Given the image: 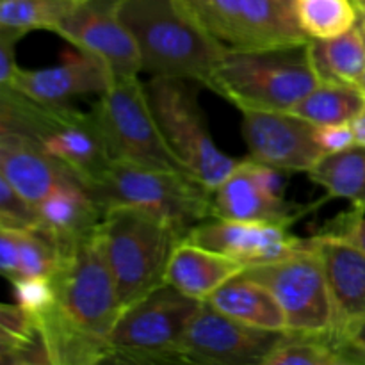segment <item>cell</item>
Returning <instances> with one entry per match:
<instances>
[{
  "label": "cell",
  "instance_id": "obj_1",
  "mask_svg": "<svg viewBox=\"0 0 365 365\" xmlns=\"http://www.w3.org/2000/svg\"><path fill=\"white\" fill-rule=\"evenodd\" d=\"M96 230L61 250L52 277L56 303L34 316L52 365H95L110 359L109 337L123 305Z\"/></svg>",
  "mask_w": 365,
  "mask_h": 365
},
{
  "label": "cell",
  "instance_id": "obj_2",
  "mask_svg": "<svg viewBox=\"0 0 365 365\" xmlns=\"http://www.w3.org/2000/svg\"><path fill=\"white\" fill-rule=\"evenodd\" d=\"M118 14L138 43L143 71L209 88L228 48L195 20L180 0H120Z\"/></svg>",
  "mask_w": 365,
  "mask_h": 365
},
{
  "label": "cell",
  "instance_id": "obj_3",
  "mask_svg": "<svg viewBox=\"0 0 365 365\" xmlns=\"http://www.w3.org/2000/svg\"><path fill=\"white\" fill-rule=\"evenodd\" d=\"M0 125L31 135L88 189L114 160L93 110L82 113L70 103H43L13 88H0Z\"/></svg>",
  "mask_w": 365,
  "mask_h": 365
},
{
  "label": "cell",
  "instance_id": "obj_4",
  "mask_svg": "<svg viewBox=\"0 0 365 365\" xmlns=\"http://www.w3.org/2000/svg\"><path fill=\"white\" fill-rule=\"evenodd\" d=\"M319 84L307 43L278 48H228L210 78L209 89L234 103L241 113H289Z\"/></svg>",
  "mask_w": 365,
  "mask_h": 365
},
{
  "label": "cell",
  "instance_id": "obj_5",
  "mask_svg": "<svg viewBox=\"0 0 365 365\" xmlns=\"http://www.w3.org/2000/svg\"><path fill=\"white\" fill-rule=\"evenodd\" d=\"M96 232L123 309L166 284L171 255L185 239L166 220L134 207L107 209Z\"/></svg>",
  "mask_w": 365,
  "mask_h": 365
},
{
  "label": "cell",
  "instance_id": "obj_6",
  "mask_svg": "<svg viewBox=\"0 0 365 365\" xmlns=\"http://www.w3.org/2000/svg\"><path fill=\"white\" fill-rule=\"evenodd\" d=\"M103 210L134 207L146 210L184 232L214 217L212 189L182 171L155 170L113 160L89 187Z\"/></svg>",
  "mask_w": 365,
  "mask_h": 365
},
{
  "label": "cell",
  "instance_id": "obj_7",
  "mask_svg": "<svg viewBox=\"0 0 365 365\" xmlns=\"http://www.w3.org/2000/svg\"><path fill=\"white\" fill-rule=\"evenodd\" d=\"M196 86L198 82L173 77H152L145 82L153 116L173 155L185 173L214 191L239 160L214 143Z\"/></svg>",
  "mask_w": 365,
  "mask_h": 365
},
{
  "label": "cell",
  "instance_id": "obj_8",
  "mask_svg": "<svg viewBox=\"0 0 365 365\" xmlns=\"http://www.w3.org/2000/svg\"><path fill=\"white\" fill-rule=\"evenodd\" d=\"M202 302L164 284L123 309L109 337V362L180 364V344Z\"/></svg>",
  "mask_w": 365,
  "mask_h": 365
},
{
  "label": "cell",
  "instance_id": "obj_9",
  "mask_svg": "<svg viewBox=\"0 0 365 365\" xmlns=\"http://www.w3.org/2000/svg\"><path fill=\"white\" fill-rule=\"evenodd\" d=\"M93 113L114 160L185 173L157 125L139 75L114 78L98 95Z\"/></svg>",
  "mask_w": 365,
  "mask_h": 365
},
{
  "label": "cell",
  "instance_id": "obj_10",
  "mask_svg": "<svg viewBox=\"0 0 365 365\" xmlns=\"http://www.w3.org/2000/svg\"><path fill=\"white\" fill-rule=\"evenodd\" d=\"M245 273L273 292L285 314L287 331L328 334L337 330L323 259L312 237L284 259L246 267Z\"/></svg>",
  "mask_w": 365,
  "mask_h": 365
},
{
  "label": "cell",
  "instance_id": "obj_11",
  "mask_svg": "<svg viewBox=\"0 0 365 365\" xmlns=\"http://www.w3.org/2000/svg\"><path fill=\"white\" fill-rule=\"evenodd\" d=\"M227 48L257 50L310 43L299 27L294 0H180Z\"/></svg>",
  "mask_w": 365,
  "mask_h": 365
},
{
  "label": "cell",
  "instance_id": "obj_12",
  "mask_svg": "<svg viewBox=\"0 0 365 365\" xmlns=\"http://www.w3.org/2000/svg\"><path fill=\"white\" fill-rule=\"evenodd\" d=\"M284 335L239 323L202 302L182 339L180 364L264 365Z\"/></svg>",
  "mask_w": 365,
  "mask_h": 365
},
{
  "label": "cell",
  "instance_id": "obj_13",
  "mask_svg": "<svg viewBox=\"0 0 365 365\" xmlns=\"http://www.w3.org/2000/svg\"><path fill=\"white\" fill-rule=\"evenodd\" d=\"M120 0H82L56 27L73 48L102 61L116 77H138L141 53L134 36L118 14Z\"/></svg>",
  "mask_w": 365,
  "mask_h": 365
},
{
  "label": "cell",
  "instance_id": "obj_14",
  "mask_svg": "<svg viewBox=\"0 0 365 365\" xmlns=\"http://www.w3.org/2000/svg\"><path fill=\"white\" fill-rule=\"evenodd\" d=\"M242 138L250 157L282 173H310L327 155L316 125L284 110H242Z\"/></svg>",
  "mask_w": 365,
  "mask_h": 365
},
{
  "label": "cell",
  "instance_id": "obj_15",
  "mask_svg": "<svg viewBox=\"0 0 365 365\" xmlns=\"http://www.w3.org/2000/svg\"><path fill=\"white\" fill-rule=\"evenodd\" d=\"M280 173L252 157L239 160L234 171L212 191L214 217L291 227L302 210L282 195Z\"/></svg>",
  "mask_w": 365,
  "mask_h": 365
},
{
  "label": "cell",
  "instance_id": "obj_16",
  "mask_svg": "<svg viewBox=\"0 0 365 365\" xmlns=\"http://www.w3.org/2000/svg\"><path fill=\"white\" fill-rule=\"evenodd\" d=\"M287 228L262 221L212 217L196 225L185 239L252 267L284 259L289 253L302 248L305 239L296 237Z\"/></svg>",
  "mask_w": 365,
  "mask_h": 365
},
{
  "label": "cell",
  "instance_id": "obj_17",
  "mask_svg": "<svg viewBox=\"0 0 365 365\" xmlns=\"http://www.w3.org/2000/svg\"><path fill=\"white\" fill-rule=\"evenodd\" d=\"M114 75L91 53L70 50L57 64L39 70L18 68L9 86L21 95L43 103H70L71 98L84 95H102Z\"/></svg>",
  "mask_w": 365,
  "mask_h": 365
},
{
  "label": "cell",
  "instance_id": "obj_18",
  "mask_svg": "<svg viewBox=\"0 0 365 365\" xmlns=\"http://www.w3.org/2000/svg\"><path fill=\"white\" fill-rule=\"evenodd\" d=\"M0 177L34 205L59 185L77 180L31 135L9 125H0Z\"/></svg>",
  "mask_w": 365,
  "mask_h": 365
},
{
  "label": "cell",
  "instance_id": "obj_19",
  "mask_svg": "<svg viewBox=\"0 0 365 365\" xmlns=\"http://www.w3.org/2000/svg\"><path fill=\"white\" fill-rule=\"evenodd\" d=\"M312 239L323 259L337 330H342L351 321L365 317V252L339 235L321 232Z\"/></svg>",
  "mask_w": 365,
  "mask_h": 365
},
{
  "label": "cell",
  "instance_id": "obj_20",
  "mask_svg": "<svg viewBox=\"0 0 365 365\" xmlns=\"http://www.w3.org/2000/svg\"><path fill=\"white\" fill-rule=\"evenodd\" d=\"M39 228L50 234L61 250L93 234L103 217V207L84 184L66 182L38 203Z\"/></svg>",
  "mask_w": 365,
  "mask_h": 365
},
{
  "label": "cell",
  "instance_id": "obj_21",
  "mask_svg": "<svg viewBox=\"0 0 365 365\" xmlns=\"http://www.w3.org/2000/svg\"><path fill=\"white\" fill-rule=\"evenodd\" d=\"M245 271L246 266L239 260L184 239L171 255L166 284L198 302H207L221 285Z\"/></svg>",
  "mask_w": 365,
  "mask_h": 365
},
{
  "label": "cell",
  "instance_id": "obj_22",
  "mask_svg": "<svg viewBox=\"0 0 365 365\" xmlns=\"http://www.w3.org/2000/svg\"><path fill=\"white\" fill-rule=\"evenodd\" d=\"M207 302L225 316L253 328L287 331V321L273 292L246 273L221 285Z\"/></svg>",
  "mask_w": 365,
  "mask_h": 365
},
{
  "label": "cell",
  "instance_id": "obj_23",
  "mask_svg": "<svg viewBox=\"0 0 365 365\" xmlns=\"http://www.w3.org/2000/svg\"><path fill=\"white\" fill-rule=\"evenodd\" d=\"M365 364L355 346L339 330L328 334H294L284 339L269 353L264 365H356Z\"/></svg>",
  "mask_w": 365,
  "mask_h": 365
},
{
  "label": "cell",
  "instance_id": "obj_24",
  "mask_svg": "<svg viewBox=\"0 0 365 365\" xmlns=\"http://www.w3.org/2000/svg\"><path fill=\"white\" fill-rule=\"evenodd\" d=\"M310 61L321 82L355 84L365 71V31L359 24L330 39H310Z\"/></svg>",
  "mask_w": 365,
  "mask_h": 365
},
{
  "label": "cell",
  "instance_id": "obj_25",
  "mask_svg": "<svg viewBox=\"0 0 365 365\" xmlns=\"http://www.w3.org/2000/svg\"><path fill=\"white\" fill-rule=\"evenodd\" d=\"M0 364L52 365L38 321L16 303L0 307Z\"/></svg>",
  "mask_w": 365,
  "mask_h": 365
},
{
  "label": "cell",
  "instance_id": "obj_26",
  "mask_svg": "<svg viewBox=\"0 0 365 365\" xmlns=\"http://www.w3.org/2000/svg\"><path fill=\"white\" fill-rule=\"evenodd\" d=\"M309 177L330 196L348 200L353 209L365 212V146L327 153Z\"/></svg>",
  "mask_w": 365,
  "mask_h": 365
},
{
  "label": "cell",
  "instance_id": "obj_27",
  "mask_svg": "<svg viewBox=\"0 0 365 365\" xmlns=\"http://www.w3.org/2000/svg\"><path fill=\"white\" fill-rule=\"evenodd\" d=\"M365 107V96L355 84L321 82L289 113L314 125L351 123Z\"/></svg>",
  "mask_w": 365,
  "mask_h": 365
},
{
  "label": "cell",
  "instance_id": "obj_28",
  "mask_svg": "<svg viewBox=\"0 0 365 365\" xmlns=\"http://www.w3.org/2000/svg\"><path fill=\"white\" fill-rule=\"evenodd\" d=\"M82 0H0V38L18 41L32 31H56Z\"/></svg>",
  "mask_w": 365,
  "mask_h": 365
},
{
  "label": "cell",
  "instance_id": "obj_29",
  "mask_svg": "<svg viewBox=\"0 0 365 365\" xmlns=\"http://www.w3.org/2000/svg\"><path fill=\"white\" fill-rule=\"evenodd\" d=\"M296 18L310 39H330L359 24L355 0H294Z\"/></svg>",
  "mask_w": 365,
  "mask_h": 365
},
{
  "label": "cell",
  "instance_id": "obj_30",
  "mask_svg": "<svg viewBox=\"0 0 365 365\" xmlns=\"http://www.w3.org/2000/svg\"><path fill=\"white\" fill-rule=\"evenodd\" d=\"M20 241V271L18 277L52 278L61 262V248L43 228L18 230Z\"/></svg>",
  "mask_w": 365,
  "mask_h": 365
},
{
  "label": "cell",
  "instance_id": "obj_31",
  "mask_svg": "<svg viewBox=\"0 0 365 365\" xmlns=\"http://www.w3.org/2000/svg\"><path fill=\"white\" fill-rule=\"evenodd\" d=\"M0 228L31 230L39 228L38 207L0 177Z\"/></svg>",
  "mask_w": 365,
  "mask_h": 365
},
{
  "label": "cell",
  "instance_id": "obj_32",
  "mask_svg": "<svg viewBox=\"0 0 365 365\" xmlns=\"http://www.w3.org/2000/svg\"><path fill=\"white\" fill-rule=\"evenodd\" d=\"M14 303L32 316H41L56 303V287L48 277H20L11 280Z\"/></svg>",
  "mask_w": 365,
  "mask_h": 365
},
{
  "label": "cell",
  "instance_id": "obj_33",
  "mask_svg": "<svg viewBox=\"0 0 365 365\" xmlns=\"http://www.w3.org/2000/svg\"><path fill=\"white\" fill-rule=\"evenodd\" d=\"M316 138L321 148L327 153L344 152V150L356 146L351 123L316 125Z\"/></svg>",
  "mask_w": 365,
  "mask_h": 365
},
{
  "label": "cell",
  "instance_id": "obj_34",
  "mask_svg": "<svg viewBox=\"0 0 365 365\" xmlns=\"http://www.w3.org/2000/svg\"><path fill=\"white\" fill-rule=\"evenodd\" d=\"M323 234L339 235V237L348 239L355 246L365 252V216L360 210L353 209L351 212H346L339 216L337 221H331L327 225Z\"/></svg>",
  "mask_w": 365,
  "mask_h": 365
},
{
  "label": "cell",
  "instance_id": "obj_35",
  "mask_svg": "<svg viewBox=\"0 0 365 365\" xmlns=\"http://www.w3.org/2000/svg\"><path fill=\"white\" fill-rule=\"evenodd\" d=\"M0 269L9 282L20 271V241L18 230L13 228H0Z\"/></svg>",
  "mask_w": 365,
  "mask_h": 365
},
{
  "label": "cell",
  "instance_id": "obj_36",
  "mask_svg": "<svg viewBox=\"0 0 365 365\" xmlns=\"http://www.w3.org/2000/svg\"><path fill=\"white\" fill-rule=\"evenodd\" d=\"M14 45H16L14 39L0 38V86H9L14 73L20 68L16 64Z\"/></svg>",
  "mask_w": 365,
  "mask_h": 365
},
{
  "label": "cell",
  "instance_id": "obj_37",
  "mask_svg": "<svg viewBox=\"0 0 365 365\" xmlns=\"http://www.w3.org/2000/svg\"><path fill=\"white\" fill-rule=\"evenodd\" d=\"M344 334V337L351 342L356 348V351L362 355L365 362V317H360V319L351 321V323L346 324L342 330H339Z\"/></svg>",
  "mask_w": 365,
  "mask_h": 365
},
{
  "label": "cell",
  "instance_id": "obj_38",
  "mask_svg": "<svg viewBox=\"0 0 365 365\" xmlns=\"http://www.w3.org/2000/svg\"><path fill=\"white\" fill-rule=\"evenodd\" d=\"M353 132H355V141L359 146H365V107L359 113V116L351 121Z\"/></svg>",
  "mask_w": 365,
  "mask_h": 365
},
{
  "label": "cell",
  "instance_id": "obj_39",
  "mask_svg": "<svg viewBox=\"0 0 365 365\" xmlns=\"http://www.w3.org/2000/svg\"><path fill=\"white\" fill-rule=\"evenodd\" d=\"M359 25L365 31V7H359Z\"/></svg>",
  "mask_w": 365,
  "mask_h": 365
},
{
  "label": "cell",
  "instance_id": "obj_40",
  "mask_svg": "<svg viewBox=\"0 0 365 365\" xmlns=\"http://www.w3.org/2000/svg\"><path fill=\"white\" fill-rule=\"evenodd\" d=\"M356 88H359L360 91H362V95L365 96V71L362 73V77L359 78V82H356Z\"/></svg>",
  "mask_w": 365,
  "mask_h": 365
},
{
  "label": "cell",
  "instance_id": "obj_41",
  "mask_svg": "<svg viewBox=\"0 0 365 365\" xmlns=\"http://www.w3.org/2000/svg\"><path fill=\"white\" fill-rule=\"evenodd\" d=\"M356 6H362V4H365V0H355Z\"/></svg>",
  "mask_w": 365,
  "mask_h": 365
},
{
  "label": "cell",
  "instance_id": "obj_42",
  "mask_svg": "<svg viewBox=\"0 0 365 365\" xmlns=\"http://www.w3.org/2000/svg\"><path fill=\"white\" fill-rule=\"evenodd\" d=\"M359 7H365V4H362V6H359Z\"/></svg>",
  "mask_w": 365,
  "mask_h": 365
}]
</instances>
